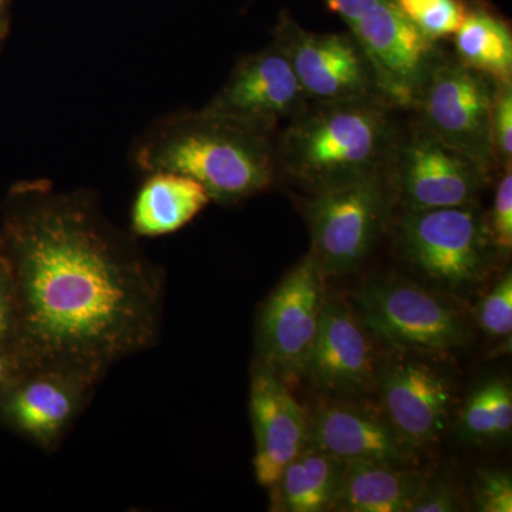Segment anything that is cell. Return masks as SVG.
Masks as SVG:
<instances>
[{"mask_svg":"<svg viewBox=\"0 0 512 512\" xmlns=\"http://www.w3.org/2000/svg\"><path fill=\"white\" fill-rule=\"evenodd\" d=\"M0 245L15 284V356L23 372L53 369L96 386L127 357L153 348L164 272L89 190L49 180L13 185Z\"/></svg>","mask_w":512,"mask_h":512,"instance_id":"6da1fadb","label":"cell"},{"mask_svg":"<svg viewBox=\"0 0 512 512\" xmlns=\"http://www.w3.org/2000/svg\"><path fill=\"white\" fill-rule=\"evenodd\" d=\"M133 161L147 175L190 177L220 204L254 197L278 175L274 136L205 109L158 120L137 141Z\"/></svg>","mask_w":512,"mask_h":512,"instance_id":"7a4b0ae2","label":"cell"},{"mask_svg":"<svg viewBox=\"0 0 512 512\" xmlns=\"http://www.w3.org/2000/svg\"><path fill=\"white\" fill-rule=\"evenodd\" d=\"M393 110L379 99L309 101L275 140L276 173L309 194L389 173Z\"/></svg>","mask_w":512,"mask_h":512,"instance_id":"3957f363","label":"cell"},{"mask_svg":"<svg viewBox=\"0 0 512 512\" xmlns=\"http://www.w3.org/2000/svg\"><path fill=\"white\" fill-rule=\"evenodd\" d=\"M397 244L421 275L454 291L483 282L497 255L478 204L404 211Z\"/></svg>","mask_w":512,"mask_h":512,"instance_id":"277c9868","label":"cell"},{"mask_svg":"<svg viewBox=\"0 0 512 512\" xmlns=\"http://www.w3.org/2000/svg\"><path fill=\"white\" fill-rule=\"evenodd\" d=\"M348 25L365 50L384 103L392 109H413L431 63L439 55L404 16L397 0H323Z\"/></svg>","mask_w":512,"mask_h":512,"instance_id":"5b68a950","label":"cell"},{"mask_svg":"<svg viewBox=\"0 0 512 512\" xmlns=\"http://www.w3.org/2000/svg\"><path fill=\"white\" fill-rule=\"evenodd\" d=\"M392 200L389 173L311 194L305 205L311 255L323 274L346 275L362 265L382 231Z\"/></svg>","mask_w":512,"mask_h":512,"instance_id":"8992f818","label":"cell"},{"mask_svg":"<svg viewBox=\"0 0 512 512\" xmlns=\"http://www.w3.org/2000/svg\"><path fill=\"white\" fill-rule=\"evenodd\" d=\"M494 90L491 77L439 52L414 103L417 124L494 174L490 138Z\"/></svg>","mask_w":512,"mask_h":512,"instance_id":"52a82bcc","label":"cell"},{"mask_svg":"<svg viewBox=\"0 0 512 512\" xmlns=\"http://www.w3.org/2000/svg\"><path fill=\"white\" fill-rule=\"evenodd\" d=\"M359 318L394 348L443 353L467 342L466 323L446 302L402 279L369 282L356 293Z\"/></svg>","mask_w":512,"mask_h":512,"instance_id":"ba28073f","label":"cell"},{"mask_svg":"<svg viewBox=\"0 0 512 512\" xmlns=\"http://www.w3.org/2000/svg\"><path fill=\"white\" fill-rule=\"evenodd\" d=\"M389 178L404 211H420L477 204L491 174L416 123L397 138Z\"/></svg>","mask_w":512,"mask_h":512,"instance_id":"9c48e42d","label":"cell"},{"mask_svg":"<svg viewBox=\"0 0 512 512\" xmlns=\"http://www.w3.org/2000/svg\"><path fill=\"white\" fill-rule=\"evenodd\" d=\"M325 278L311 254L276 286L258 320V362L282 379L305 373L326 301Z\"/></svg>","mask_w":512,"mask_h":512,"instance_id":"30bf717a","label":"cell"},{"mask_svg":"<svg viewBox=\"0 0 512 512\" xmlns=\"http://www.w3.org/2000/svg\"><path fill=\"white\" fill-rule=\"evenodd\" d=\"M274 42L284 50L309 101L382 100L375 69L349 32H311L282 15Z\"/></svg>","mask_w":512,"mask_h":512,"instance_id":"8fae6325","label":"cell"},{"mask_svg":"<svg viewBox=\"0 0 512 512\" xmlns=\"http://www.w3.org/2000/svg\"><path fill=\"white\" fill-rule=\"evenodd\" d=\"M309 104L284 50L275 42L242 57L205 110L274 136Z\"/></svg>","mask_w":512,"mask_h":512,"instance_id":"7c38bea8","label":"cell"},{"mask_svg":"<svg viewBox=\"0 0 512 512\" xmlns=\"http://www.w3.org/2000/svg\"><path fill=\"white\" fill-rule=\"evenodd\" d=\"M94 389L92 383L72 373L28 370L0 397V419L36 446L52 451L89 403Z\"/></svg>","mask_w":512,"mask_h":512,"instance_id":"4fadbf2b","label":"cell"},{"mask_svg":"<svg viewBox=\"0 0 512 512\" xmlns=\"http://www.w3.org/2000/svg\"><path fill=\"white\" fill-rule=\"evenodd\" d=\"M303 376L316 389L335 396H357L377 383V357L369 333L338 296H326Z\"/></svg>","mask_w":512,"mask_h":512,"instance_id":"5bb4252c","label":"cell"},{"mask_svg":"<svg viewBox=\"0 0 512 512\" xmlns=\"http://www.w3.org/2000/svg\"><path fill=\"white\" fill-rule=\"evenodd\" d=\"M249 413L255 439V478L262 487L271 488L308 446L309 417L288 383L259 362L252 370Z\"/></svg>","mask_w":512,"mask_h":512,"instance_id":"9a60e30c","label":"cell"},{"mask_svg":"<svg viewBox=\"0 0 512 512\" xmlns=\"http://www.w3.org/2000/svg\"><path fill=\"white\" fill-rule=\"evenodd\" d=\"M384 413L407 447L436 443L454 403L450 380L419 360L396 359L379 372Z\"/></svg>","mask_w":512,"mask_h":512,"instance_id":"2e32d148","label":"cell"},{"mask_svg":"<svg viewBox=\"0 0 512 512\" xmlns=\"http://www.w3.org/2000/svg\"><path fill=\"white\" fill-rule=\"evenodd\" d=\"M309 446L342 460H366L403 466L409 461L406 443L400 439L389 420L376 414L330 404L309 419Z\"/></svg>","mask_w":512,"mask_h":512,"instance_id":"e0dca14e","label":"cell"},{"mask_svg":"<svg viewBox=\"0 0 512 512\" xmlns=\"http://www.w3.org/2000/svg\"><path fill=\"white\" fill-rule=\"evenodd\" d=\"M419 471L377 461H346L332 511L410 512L427 487Z\"/></svg>","mask_w":512,"mask_h":512,"instance_id":"ac0fdd59","label":"cell"},{"mask_svg":"<svg viewBox=\"0 0 512 512\" xmlns=\"http://www.w3.org/2000/svg\"><path fill=\"white\" fill-rule=\"evenodd\" d=\"M211 198L197 181L174 173L148 174L131 210L134 237L173 234L194 220Z\"/></svg>","mask_w":512,"mask_h":512,"instance_id":"d6986e66","label":"cell"},{"mask_svg":"<svg viewBox=\"0 0 512 512\" xmlns=\"http://www.w3.org/2000/svg\"><path fill=\"white\" fill-rule=\"evenodd\" d=\"M346 461L306 446L282 471L271 490V511H332Z\"/></svg>","mask_w":512,"mask_h":512,"instance_id":"ffe728a7","label":"cell"},{"mask_svg":"<svg viewBox=\"0 0 512 512\" xmlns=\"http://www.w3.org/2000/svg\"><path fill=\"white\" fill-rule=\"evenodd\" d=\"M454 56L461 63L491 77L512 80V35L500 15L484 5H468L454 33Z\"/></svg>","mask_w":512,"mask_h":512,"instance_id":"44dd1931","label":"cell"},{"mask_svg":"<svg viewBox=\"0 0 512 512\" xmlns=\"http://www.w3.org/2000/svg\"><path fill=\"white\" fill-rule=\"evenodd\" d=\"M512 429L510 383L494 379L481 384L468 397L460 417V433L466 440L503 439Z\"/></svg>","mask_w":512,"mask_h":512,"instance_id":"7402d4cb","label":"cell"},{"mask_svg":"<svg viewBox=\"0 0 512 512\" xmlns=\"http://www.w3.org/2000/svg\"><path fill=\"white\" fill-rule=\"evenodd\" d=\"M404 16L430 42L453 37L467 12L464 0H397Z\"/></svg>","mask_w":512,"mask_h":512,"instance_id":"603a6c76","label":"cell"},{"mask_svg":"<svg viewBox=\"0 0 512 512\" xmlns=\"http://www.w3.org/2000/svg\"><path fill=\"white\" fill-rule=\"evenodd\" d=\"M490 138L495 168H512V80L495 82Z\"/></svg>","mask_w":512,"mask_h":512,"instance_id":"cb8c5ba5","label":"cell"},{"mask_svg":"<svg viewBox=\"0 0 512 512\" xmlns=\"http://www.w3.org/2000/svg\"><path fill=\"white\" fill-rule=\"evenodd\" d=\"M481 329L495 339H511L512 330V274L503 278L485 295L478 309Z\"/></svg>","mask_w":512,"mask_h":512,"instance_id":"d4e9b609","label":"cell"},{"mask_svg":"<svg viewBox=\"0 0 512 512\" xmlns=\"http://www.w3.org/2000/svg\"><path fill=\"white\" fill-rule=\"evenodd\" d=\"M487 217L488 231L497 254L510 255L512 249V168L501 171L493 207Z\"/></svg>","mask_w":512,"mask_h":512,"instance_id":"484cf974","label":"cell"},{"mask_svg":"<svg viewBox=\"0 0 512 512\" xmlns=\"http://www.w3.org/2000/svg\"><path fill=\"white\" fill-rule=\"evenodd\" d=\"M16 335H18V308H16L15 284H13L8 256L0 245V349L15 356Z\"/></svg>","mask_w":512,"mask_h":512,"instance_id":"4316f807","label":"cell"},{"mask_svg":"<svg viewBox=\"0 0 512 512\" xmlns=\"http://www.w3.org/2000/svg\"><path fill=\"white\" fill-rule=\"evenodd\" d=\"M478 511L511 512L512 480L505 471L484 470L478 474L476 483Z\"/></svg>","mask_w":512,"mask_h":512,"instance_id":"83f0119b","label":"cell"},{"mask_svg":"<svg viewBox=\"0 0 512 512\" xmlns=\"http://www.w3.org/2000/svg\"><path fill=\"white\" fill-rule=\"evenodd\" d=\"M460 510L458 497L446 484H429L412 512H453Z\"/></svg>","mask_w":512,"mask_h":512,"instance_id":"f1b7e54d","label":"cell"},{"mask_svg":"<svg viewBox=\"0 0 512 512\" xmlns=\"http://www.w3.org/2000/svg\"><path fill=\"white\" fill-rule=\"evenodd\" d=\"M18 360L6 350L0 349V397L22 373Z\"/></svg>","mask_w":512,"mask_h":512,"instance_id":"f546056e","label":"cell"},{"mask_svg":"<svg viewBox=\"0 0 512 512\" xmlns=\"http://www.w3.org/2000/svg\"><path fill=\"white\" fill-rule=\"evenodd\" d=\"M9 23L10 16L8 0H0V47H2L3 40L8 36Z\"/></svg>","mask_w":512,"mask_h":512,"instance_id":"4dcf8cb0","label":"cell"}]
</instances>
